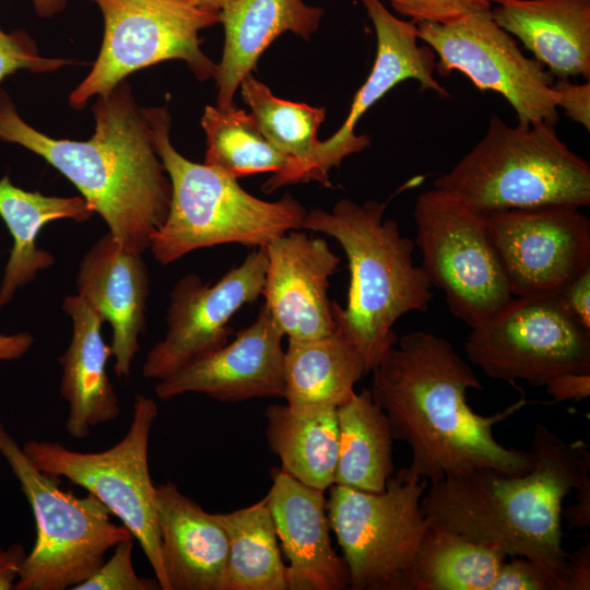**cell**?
I'll return each mask as SVG.
<instances>
[{
  "mask_svg": "<svg viewBox=\"0 0 590 590\" xmlns=\"http://www.w3.org/2000/svg\"><path fill=\"white\" fill-rule=\"evenodd\" d=\"M373 374L371 397L386 413L393 439L410 447L406 469L413 477L433 484L483 469L511 475L532 469L531 450L507 448L493 433L524 399L488 416L475 413L467 391L482 385L448 340L426 331L404 334Z\"/></svg>",
  "mask_w": 590,
  "mask_h": 590,
  "instance_id": "obj_1",
  "label": "cell"
},
{
  "mask_svg": "<svg viewBox=\"0 0 590 590\" xmlns=\"http://www.w3.org/2000/svg\"><path fill=\"white\" fill-rule=\"evenodd\" d=\"M86 141L55 139L25 122L0 87V140L44 158L80 191L125 248L143 253L166 220L172 187L156 152L148 108L128 82L96 96Z\"/></svg>",
  "mask_w": 590,
  "mask_h": 590,
  "instance_id": "obj_2",
  "label": "cell"
},
{
  "mask_svg": "<svg viewBox=\"0 0 590 590\" xmlns=\"http://www.w3.org/2000/svg\"><path fill=\"white\" fill-rule=\"evenodd\" d=\"M530 450L529 472L483 469L444 479L430 484L421 508L434 524L546 565L558 590L569 555L562 545L563 500L590 481V450L583 440L565 442L541 423Z\"/></svg>",
  "mask_w": 590,
  "mask_h": 590,
  "instance_id": "obj_3",
  "label": "cell"
},
{
  "mask_svg": "<svg viewBox=\"0 0 590 590\" xmlns=\"http://www.w3.org/2000/svg\"><path fill=\"white\" fill-rule=\"evenodd\" d=\"M387 203L351 199L330 212H306L302 228L333 237L343 248L350 269L346 306L332 302L340 330L361 354L367 374L398 341L394 323L411 311H426L433 297L421 267L414 264V241L403 236L394 220L384 219Z\"/></svg>",
  "mask_w": 590,
  "mask_h": 590,
  "instance_id": "obj_4",
  "label": "cell"
},
{
  "mask_svg": "<svg viewBox=\"0 0 590 590\" xmlns=\"http://www.w3.org/2000/svg\"><path fill=\"white\" fill-rule=\"evenodd\" d=\"M156 152L169 178L168 214L152 236L155 260L170 264L197 249L240 244L264 247L275 237L302 228L305 208L290 193L276 201L259 199L236 178L186 158L172 144L166 107L148 108Z\"/></svg>",
  "mask_w": 590,
  "mask_h": 590,
  "instance_id": "obj_5",
  "label": "cell"
},
{
  "mask_svg": "<svg viewBox=\"0 0 590 590\" xmlns=\"http://www.w3.org/2000/svg\"><path fill=\"white\" fill-rule=\"evenodd\" d=\"M433 187L482 214L548 204H590V166L547 123L510 127L492 116L486 132Z\"/></svg>",
  "mask_w": 590,
  "mask_h": 590,
  "instance_id": "obj_6",
  "label": "cell"
},
{
  "mask_svg": "<svg viewBox=\"0 0 590 590\" xmlns=\"http://www.w3.org/2000/svg\"><path fill=\"white\" fill-rule=\"evenodd\" d=\"M0 453L19 480L33 510L36 540L14 590L73 589L87 579L121 541L133 536L111 520L94 495L79 497L58 477L38 470L0 422Z\"/></svg>",
  "mask_w": 590,
  "mask_h": 590,
  "instance_id": "obj_7",
  "label": "cell"
},
{
  "mask_svg": "<svg viewBox=\"0 0 590 590\" xmlns=\"http://www.w3.org/2000/svg\"><path fill=\"white\" fill-rule=\"evenodd\" d=\"M427 485L402 468L378 493L330 486L327 514L350 589L400 590L430 526L421 508Z\"/></svg>",
  "mask_w": 590,
  "mask_h": 590,
  "instance_id": "obj_8",
  "label": "cell"
},
{
  "mask_svg": "<svg viewBox=\"0 0 590 590\" xmlns=\"http://www.w3.org/2000/svg\"><path fill=\"white\" fill-rule=\"evenodd\" d=\"M157 415L155 401L139 393L128 432L106 450L82 452L50 440H28L22 448L38 470L85 488L119 518L142 547L161 589L168 590L149 469V442Z\"/></svg>",
  "mask_w": 590,
  "mask_h": 590,
  "instance_id": "obj_9",
  "label": "cell"
},
{
  "mask_svg": "<svg viewBox=\"0 0 590 590\" xmlns=\"http://www.w3.org/2000/svg\"><path fill=\"white\" fill-rule=\"evenodd\" d=\"M104 19L99 52L85 79L71 92L70 105L82 109L110 92L131 73L165 60H181L194 76L214 78V63L201 49V30L220 23V14L192 0H91Z\"/></svg>",
  "mask_w": 590,
  "mask_h": 590,
  "instance_id": "obj_10",
  "label": "cell"
},
{
  "mask_svg": "<svg viewBox=\"0 0 590 590\" xmlns=\"http://www.w3.org/2000/svg\"><path fill=\"white\" fill-rule=\"evenodd\" d=\"M414 220L421 268L455 317L473 328L511 302L485 214L433 187L418 196Z\"/></svg>",
  "mask_w": 590,
  "mask_h": 590,
  "instance_id": "obj_11",
  "label": "cell"
},
{
  "mask_svg": "<svg viewBox=\"0 0 590 590\" xmlns=\"http://www.w3.org/2000/svg\"><path fill=\"white\" fill-rule=\"evenodd\" d=\"M464 350L487 377L509 384L545 387L564 373H590V330L556 295L514 297L471 328Z\"/></svg>",
  "mask_w": 590,
  "mask_h": 590,
  "instance_id": "obj_12",
  "label": "cell"
},
{
  "mask_svg": "<svg viewBox=\"0 0 590 590\" xmlns=\"http://www.w3.org/2000/svg\"><path fill=\"white\" fill-rule=\"evenodd\" d=\"M416 34L438 56L435 70L439 74L456 70L479 90L503 95L520 125H556L553 75L523 55L512 36L495 22L491 9L447 23H416Z\"/></svg>",
  "mask_w": 590,
  "mask_h": 590,
  "instance_id": "obj_13",
  "label": "cell"
},
{
  "mask_svg": "<svg viewBox=\"0 0 590 590\" xmlns=\"http://www.w3.org/2000/svg\"><path fill=\"white\" fill-rule=\"evenodd\" d=\"M485 217L514 297L556 295L590 267V220L577 206L510 209Z\"/></svg>",
  "mask_w": 590,
  "mask_h": 590,
  "instance_id": "obj_14",
  "label": "cell"
},
{
  "mask_svg": "<svg viewBox=\"0 0 590 590\" xmlns=\"http://www.w3.org/2000/svg\"><path fill=\"white\" fill-rule=\"evenodd\" d=\"M267 267L263 247L250 252L215 284L193 273L175 284L167 309V331L142 366L148 379L163 380L228 342L231 318L261 295Z\"/></svg>",
  "mask_w": 590,
  "mask_h": 590,
  "instance_id": "obj_15",
  "label": "cell"
},
{
  "mask_svg": "<svg viewBox=\"0 0 590 590\" xmlns=\"http://www.w3.org/2000/svg\"><path fill=\"white\" fill-rule=\"evenodd\" d=\"M376 33V57L366 81L356 92L350 111L329 139L321 141L316 153L315 181L332 187L329 170L365 150L370 144L366 134L357 135L361 117L397 84L408 79L420 82L421 91L433 90L442 97L449 94L434 78L436 55L417 45L416 23L394 16L380 0H361Z\"/></svg>",
  "mask_w": 590,
  "mask_h": 590,
  "instance_id": "obj_16",
  "label": "cell"
},
{
  "mask_svg": "<svg viewBox=\"0 0 590 590\" xmlns=\"http://www.w3.org/2000/svg\"><path fill=\"white\" fill-rule=\"evenodd\" d=\"M263 248V305L283 334L292 340H314L333 333L337 324L328 288L340 257L324 239L297 229L275 237Z\"/></svg>",
  "mask_w": 590,
  "mask_h": 590,
  "instance_id": "obj_17",
  "label": "cell"
},
{
  "mask_svg": "<svg viewBox=\"0 0 590 590\" xmlns=\"http://www.w3.org/2000/svg\"><path fill=\"white\" fill-rule=\"evenodd\" d=\"M283 337L262 305L256 320L233 341L160 380L155 393L169 400L196 392L229 403L283 397Z\"/></svg>",
  "mask_w": 590,
  "mask_h": 590,
  "instance_id": "obj_18",
  "label": "cell"
},
{
  "mask_svg": "<svg viewBox=\"0 0 590 590\" xmlns=\"http://www.w3.org/2000/svg\"><path fill=\"white\" fill-rule=\"evenodd\" d=\"M270 475L266 497L288 560V590L349 588L346 564L331 544L324 491L303 484L281 468H273Z\"/></svg>",
  "mask_w": 590,
  "mask_h": 590,
  "instance_id": "obj_19",
  "label": "cell"
},
{
  "mask_svg": "<svg viewBox=\"0 0 590 590\" xmlns=\"http://www.w3.org/2000/svg\"><path fill=\"white\" fill-rule=\"evenodd\" d=\"M76 285L78 295L110 323L114 371L127 379L146 321L149 274L142 253L125 249L107 232L84 253Z\"/></svg>",
  "mask_w": 590,
  "mask_h": 590,
  "instance_id": "obj_20",
  "label": "cell"
},
{
  "mask_svg": "<svg viewBox=\"0 0 590 590\" xmlns=\"http://www.w3.org/2000/svg\"><path fill=\"white\" fill-rule=\"evenodd\" d=\"M155 503L168 590H224L228 540L222 526L172 481L155 485Z\"/></svg>",
  "mask_w": 590,
  "mask_h": 590,
  "instance_id": "obj_21",
  "label": "cell"
},
{
  "mask_svg": "<svg viewBox=\"0 0 590 590\" xmlns=\"http://www.w3.org/2000/svg\"><path fill=\"white\" fill-rule=\"evenodd\" d=\"M62 308L72 322L69 346L59 359L60 394L69 404L66 429L72 438L84 439L121 413L106 371L113 351L102 335L104 319L81 296H66Z\"/></svg>",
  "mask_w": 590,
  "mask_h": 590,
  "instance_id": "obj_22",
  "label": "cell"
},
{
  "mask_svg": "<svg viewBox=\"0 0 590 590\" xmlns=\"http://www.w3.org/2000/svg\"><path fill=\"white\" fill-rule=\"evenodd\" d=\"M224 48L216 63V105L235 106L234 96L260 56L282 33L310 39L319 27L323 10L304 0H231L220 11Z\"/></svg>",
  "mask_w": 590,
  "mask_h": 590,
  "instance_id": "obj_23",
  "label": "cell"
},
{
  "mask_svg": "<svg viewBox=\"0 0 590 590\" xmlns=\"http://www.w3.org/2000/svg\"><path fill=\"white\" fill-rule=\"evenodd\" d=\"M495 22L553 76L590 78V0H491Z\"/></svg>",
  "mask_w": 590,
  "mask_h": 590,
  "instance_id": "obj_24",
  "label": "cell"
},
{
  "mask_svg": "<svg viewBox=\"0 0 590 590\" xmlns=\"http://www.w3.org/2000/svg\"><path fill=\"white\" fill-rule=\"evenodd\" d=\"M93 214L82 197L45 196L14 186L8 175L0 179V217L13 239L0 284V308L39 271L55 263V257L36 245L42 228L56 220L84 222Z\"/></svg>",
  "mask_w": 590,
  "mask_h": 590,
  "instance_id": "obj_25",
  "label": "cell"
},
{
  "mask_svg": "<svg viewBox=\"0 0 590 590\" xmlns=\"http://www.w3.org/2000/svg\"><path fill=\"white\" fill-rule=\"evenodd\" d=\"M264 416L267 442L281 469L305 485L330 488L338 460L337 408L272 404Z\"/></svg>",
  "mask_w": 590,
  "mask_h": 590,
  "instance_id": "obj_26",
  "label": "cell"
},
{
  "mask_svg": "<svg viewBox=\"0 0 590 590\" xmlns=\"http://www.w3.org/2000/svg\"><path fill=\"white\" fill-rule=\"evenodd\" d=\"M365 375L361 354L338 329L314 340L287 339L283 398L290 405L338 408L355 394Z\"/></svg>",
  "mask_w": 590,
  "mask_h": 590,
  "instance_id": "obj_27",
  "label": "cell"
},
{
  "mask_svg": "<svg viewBox=\"0 0 590 590\" xmlns=\"http://www.w3.org/2000/svg\"><path fill=\"white\" fill-rule=\"evenodd\" d=\"M241 97L249 106L268 141L287 160L283 170L272 174L262 190L270 193L286 185L315 180L317 131L324 120V107L280 98L250 74L240 83Z\"/></svg>",
  "mask_w": 590,
  "mask_h": 590,
  "instance_id": "obj_28",
  "label": "cell"
},
{
  "mask_svg": "<svg viewBox=\"0 0 590 590\" xmlns=\"http://www.w3.org/2000/svg\"><path fill=\"white\" fill-rule=\"evenodd\" d=\"M339 444L334 484L378 493L394 473L393 436L386 413L364 389L337 408Z\"/></svg>",
  "mask_w": 590,
  "mask_h": 590,
  "instance_id": "obj_29",
  "label": "cell"
},
{
  "mask_svg": "<svg viewBox=\"0 0 590 590\" xmlns=\"http://www.w3.org/2000/svg\"><path fill=\"white\" fill-rule=\"evenodd\" d=\"M506 558L494 545L430 522L400 590H491Z\"/></svg>",
  "mask_w": 590,
  "mask_h": 590,
  "instance_id": "obj_30",
  "label": "cell"
},
{
  "mask_svg": "<svg viewBox=\"0 0 590 590\" xmlns=\"http://www.w3.org/2000/svg\"><path fill=\"white\" fill-rule=\"evenodd\" d=\"M212 515L228 540L224 590H288L267 497L245 508Z\"/></svg>",
  "mask_w": 590,
  "mask_h": 590,
  "instance_id": "obj_31",
  "label": "cell"
},
{
  "mask_svg": "<svg viewBox=\"0 0 590 590\" xmlns=\"http://www.w3.org/2000/svg\"><path fill=\"white\" fill-rule=\"evenodd\" d=\"M205 133L204 164L233 178L276 174L288 160L262 133L251 113L233 106H206L201 117Z\"/></svg>",
  "mask_w": 590,
  "mask_h": 590,
  "instance_id": "obj_32",
  "label": "cell"
},
{
  "mask_svg": "<svg viewBox=\"0 0 590 590\" xmlns=\"http://www.w3.org/2000/svg\"><path fill=\"white\" fill-rule=\"evenodd\" d=\"M134 538L130 536L114 547L108 559L73 590H157L156 578L139 577L132 563Z\"/></svg>",
  "mask_w": 590,
  "mask_h": 590,
  "instance_id": "obj_33",
  "label": "cell"
},
{
  "mask_svg": "<svg viewBox=\"0 0 590 590\" xmlns=\"http://www.w3.org/2000/svg\"><path fill=\"white\" fill-rule=\"evenodd\" d=\"M73 63L75 61L71 59L42 56L35 42L23 30L7 33L0 27V82L20 70L44 73Z\"/></svg>",
  "mask_w": 590,
  "mask_h": 590,
  "instance_id": "obj_34",
  "label": "cell"
},
{
  "mask_svg": "<svg viewBox=\"0 0 590 590\" xmlns=\"http://www.w3.org/2000/svg\"><path fill=\"white\" fill-rule=\"evenodd\" d=\"M412 22L447 23L472 11L489 10L491 0H386Z\"/></svg>",
  "mask_w": 590,
  "mask_h": 590,
  "instance_id": "obj_35",
  "label": "cell"
},
{
  "mask_svg": "<svg viewBox=\"0 0 590 590\" xmlns=\"http://www.w3.org/2000/svg\"><path fill=\"white\" fill-rule=\"evenodd\" d=\"M491 590H557V576L546 565L520 557L504 562Z\"/></svg>",
  "mask_w": 590,
  "mask_h": 590,
  "instance_id": "obj_36",
  "label": "cell"
},
{
  "mask_svg": "<svg viewBox=\"0 0 590 590\" xmlns=\"http://www.w3.org/2000/svg\"><path fill=\"white\" fill-rule=\"evenodd\" d=\"M556 107L564 109L566 116L590 130V83H571L559 79L552 84Z\"/></svg>",
  "mask_w": 590,
  "mask_h": 590,
  "instance_id": "obj_37",
  "label": "cell"
},
{
  "mask_svg": "<svg viewBox=\"0 0 590 590\" xmlns=\"http://www.w3.org/2000/svg\"><path fill=\"white\" fill-rule=\"evenodd\" d=\"M556 296L565 309L590 330V267L568 282Z\"/></svg>",
  "mask_w": 590,
  "mask_h": 590,
  "instance_id": "obj_38",
  "label": "cell"
},
{
  "mask_svg": "<svg viewBox=\"0 0 590 590\" xmlns=\"http://www.w3.org/2000/svg\"><path fill=\"white\" fill-rule=\"evenodd\" d=\"M546 392L556 402L567 400L581 401L590 396V373H564L552 378L546 385Z\"/></svg>",
  "mask_w": 590,
  "mask_h": 590,
  "instance_id": "obj_39",
  "label": "cell"
},
{
  "mask_svg": "<svg viewBox=\"0 0 590 590\" xmlns=\"http://www.w3.org/2000/svg\"><path fill=\"white\" fill-rule=\"evenodd\" d=\"M590 589V542L568 555L566 569L558 590Z\"/></svg>",
  "mask_w": 590,
  "mask_h": 590,
  "instance_id": "obj_40",
  "label": "cell"
},
{
  "mask_svg": "<svg viewBox=\"0 0 590 590\" xmlns=\"http://www.w3.org/2000/svg\"><path fill=\"white\" fill-rule=\"evenodd\" d=\"M25 557L26 552L21 544L0 548V590H14Z\"/></svg>",
  "mask_w": 590,
  "mask_h": 590,
  "instance_id": "obj_41",
  "label": "cell"
},
{
  "mask_svg": "<svg viewBox=\"0 0 590 590\" xmlns=\"http://www.w3.org/2000/svg\"><path fill=\"white\" fill-rule=\"evenodd\" d=\"M577 503L565 511L569 528H586L590 524V481L577 488Z\"/></svg>",
  "mask_w": 590,
  "mask_h": 590,
  "instance_id": "obj_42",
  "label": "cell"
},
{
  "mask_svg": "<svg viewBox=\"0 0 590 590\" xmlns=\"http://www.w3.org/2000/svg\"><path fill=\"white\" fill-rule=\"evenodd\" d=\"M33 342V337L27 332L0 334V361L20 358L31 349Z\"/></svg>",
  "mask_w": 590,
  "mask_h": 590,
  "instance_id": "obj_43",
  "label": "cell"
},
{
  "mask_svg": "<svg viewBox=\"0 0 590 590\" xmlns=\"http://www.w3.org/2000/svg\"><path fill=\"white\" fill-rule=\"evenodd\" d=\"M36 13L42 17H50L60 13L68 0H32Z\"/></svg>",
  "mask_w": 590,
  "mask_h": 590,
  "instance_id": "obj_44",
  "label": "cell"
},
{
  "mask_svg": "<svg viewBox=\"0 0 590 590\" xmlns=\"http://www.w3.org/2000/svg\"><path fill=\"white\" fill-rule=\"evenodd\" d=\"M197 5L205 10L220 13L231 0H192Z\"/></svg>",
  "mask_w": 590,
  "mask_h": 590,
  "instance_id": "obj_45",
  "label": "cell"
}]
</instances>
